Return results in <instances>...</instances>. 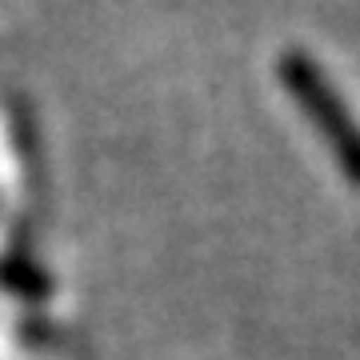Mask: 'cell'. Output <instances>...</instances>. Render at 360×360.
I'll use <instances>...</instances> for the list:
<instances>
[{"mask_svg": "<svg viewBox=\"0 0 360 360\" xmlns=\"http://www.w3.org/2000/svg\"><path fill=\"white\" fill-rule=\"evenodd\" d=\"M281 80H284V89L292 92V101L309 112L316 132L328 141L336 165L345 168V176L352 184H360V124L352 120L345 101L336 96V89L316 72V65L309 56L296 49H288L281 56Z\"/></svg>", "mask_w": 360, "mask_h": 360, "instance_id": "obj_1", "label": "cell"}]
</instances>
